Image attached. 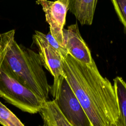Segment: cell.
<instances>
[{"label": "cell", "instance_id": "6da1fadb", "mask_svg": "<svg viewBox=\"0 0 126 126\" xmlns=\"http://www.w3.org/2000/svg\"><path fill=\"white\" fill-rule=\"evenodd\" d=\"M64 77L86 112L92 126L118 123L119 111L113 86L96 64L82 63L68 54L62 60Z\"/></svg>", "mask_w": 126, "mask_h": 126}, {"label": "cell", "instance_id": "7a4b0ae2", "mask_svg": "<svg viewBox=\"0 0 126 126\" xmlns=\"http://www.w3.org/2000/svg\"><path fill=\"white\" fill-rule=\"evenodd\" d=\"M11 30L0 34V52L16 78L47 101L51 86L47 82L38 53L19 45Z\"/></svg>", "mask_w": 126, "mask_h": 126}, {"label": "cell", "instance_id": "3957f363", "mask_svg": "<svg viewBox=\"0 0 126 126\" xmlns=\"http://www.w3.org/2000/svg\"><path fill=\"white\" fill-rule=\"evenodd\" d=\"M0 97L21 110L31 114L39 112L46 102L16 78L0 52Z\"/></svg>", "mask_w": 126, "mask_h": 126}, {"label": "cell", "instance_id": "277c9868", "mask_svg": "<svg viewBox=\"0 0 126 126\" xmlns=\"http://www.w3.org/2000/svg\"><path fill=\"white\" fill-rule=\"evenodd\" d=\"M50 93L58 108L72 126H92L84 108L64 77L53 82Z\"/></svg>", "mask_w": 126, "mask_h": 126}, {"label": "cell", "instance_id": "5b68a950", "mask_svg": "<svg viewBox=\"0 0 126 126\" xmlns=\"http://www.w3.org/2000/svg\"><path fill=\"white\" fill-rule=\"evenodd\" d=\"M36 3L42 8L51 35L61 46L65 47L63 30L69 10V0H36Z\"/></svg>", "mask_w": 126, "mask_h": 126}, {"label": "cell", "instance_id": "8992f818", "mask_svg": "<svg viewBox=\"0 0 126 126\" xmlns=\"http://www.w3.org/2000/svg\"><path fill=\"white\" fill-rule=\"evenodd\" d=\"M33 41L38 48L43 66L54 77V82L64 77L63 67V57L53 47L43 36V33L35 31L32 36Z\"/></svg>", "mask_w": 126, "mask_h": 126}, {"label": "cell", "instance_id": "52a82bcc", "mask_svg": "<svg viewBox=\"0 0 126 126\" xmlns=\"http://www.w3.org/2000/svg\"><path fill=\"white\" fill-rule=\"evenodd\" d=\"M64 46L68 54L79 62L88 64H95L90 50L83 39L77 23L72 24L67 29L63 30Z\"/></svg>", "mask_w": 126, "mask_h": 126}, {"label": "cell", "instance_id": "ba28073f", "mask_svg": "<svg viewBox=\"0 0 126 126\" xmlns=\"http://www.w3.org/2000/svg\"><path fill=\"white\" fill-rule=\"evenodd\" d=\"M98 0H69V10L82 25L91 26Z\"/></svg>", "mask_w": 126, "mask_h": 126}, {"label": "cell", "instance_id": "9c48e42d", "mask_svg": "<svg viewBox=\"0 0 126 126\" xmlns=\"http://www.w3.org/2000/svg\"><path fill=\"white\" fill-rule=\"evenodd\" d=\"M39 112L48 126H72L63 116L54 100L46 101Z\"/></svg>", "mask_w": 126, "mask_h": 126}, {"label": "cell", "instance_id": "30bf717a", "mask_svg": "<svg viewBox=\"0 0 126 126\" xmlns=\"http://www.w3.org/2000/svg\"><path fill=\"white\" fill-rule=\"evenodd\" d=\"M114 88L119 111L118 125L126 126V83L119 76L114 79Z\"/></svg>", "mask_w": 126, "mask_h": 126}, {"label": "cell", "instance_id": "8fae6325", "mask_svg": "<svg viewBox=\"0 0 126 126\" xmlns=\"http://www.w3.org/2000/svg\"><path fill=\"white\" fill-rule=\"evenodd\" d=\"M0 124L3 126H25L9 109L0 102Z\"/></svg>", "mask_w": 126, "mask_h": 126}, {"label": "cell", "instance_id": "7c38bea8", "mask_svg": "<svg viewBox=\"0 0 126 126\" xmlns=\"http://www.w3.org/2000/svg\"><path fill=\"white\" fill-rule=\"evenodd\" d=\"M115 11L126 31V0H111Z\"/></svg>", "mask_w": 126, "mask_h": 126}, {"label": "cell", "instance_id": "4fadbf2b", "mask_svg": "<svg viewBox=\"0 0 126 126\" xmlns=\"http://www.w3.org/2000/svg\"><path fill=\"white\" fill-rule=\"evenodd\" d=\"M44 37L46 39L49 44L55 49H56L62 55L63 58H64L66 55H67L68 52L66 48L64 47L61 46L52 36L50 32L47 34L43 33Z\"/></svg>", "mask_w": 126, "mask_h": 126}, {"label": "cell", "instance_id": "5bb4252c", "mask_svg": "<svg viewBox=\"0 0 126 126\" xmlns=\"http://www.w3.org/2000/svg\"><path fill=\"white\" fill-rule=\"evenodd\" d=\"M112 126H119V125H118V123H116V124H113V125H112Z\"/></svg>", "mask_w": 126, "mask_h": 126}, {"label": "cell", "instance_id": "9a60e30c", "mask_svg": "<svg viewBox=\"0 0 126 126\" xmlns=\"http://www.w3.org/2000/svg\"><path fill=\"white\" fill-rule=\"evenodd\" d=\"M47 126L45 123H44L42 126Z\"/></svg>", "mask_w": 126, "mask_h": 126}]
</instances>
